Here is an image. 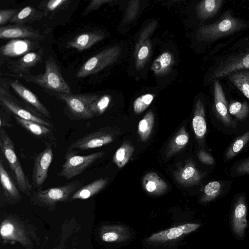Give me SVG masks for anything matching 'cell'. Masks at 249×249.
<instances>
[{
    "instance_id": "23",
    "label": "cell",
    "mask_w": 249,
    "mask_h": 249,
    "mask_svg": "<svg viewBox=\"0 0 249 249\" xmlns=\"http://www.w3.org/2000/svg\"><path fill=\"white\" fill-rule=\"evenodd\" d=\"M247 206L244 197L241 196L238 199L233 212L232 227L234 232L242 237L247 226Z\"/></svg>"
},
{
    "instance_id": "26",
    "label": "cell",
    "mask_w": 249,
    "mask_h": 249,
    "mask_svg": "<svg viewBox=\"0 0 249 249\" xmlns=\"http://www.w3.org/2000/svg\"><path fill=\"white\" fill-rule=\"evenodd\" d=\"M192 125L196 136L199 139L203 138L207 131V125L203 104L200 99L196 104Z\"/></svg>"
},
{
    "instance_id": "5",
    "label": "cell",
    "mask_w": 249,
    "mask_h": 249,
    "mask_svg": "<svg viewBox=\"0 0 249 249\" xmlns=\"http://www.w3.org/2000/svg\"><path fill=\"white\" fill-rule=\"evenodd\" d=\"M245 26L244 22L227 12L213 24L200 27L197 36L201 40L213 41L238 32Z\"/></svg>"
},
{
    "instance_id": "31",
    "label": "cell",
    "mask_w": 249,
    "mask_h": 249,
    "mask_svg": "<svg viewBox=\"0 0 249 249\" xmlns=\"http://www.w3.org/2000/svg\"><path fill=\"white\" fill-rule=\"evenodd\" d=\"M173 63L172 54L168 52H165L153 62L151 68L155 74L160 75L169 71Z\"/></svg>"
},
{
    "instance_id": "19",
    "label": "cell",
    "mask_w": 249,
    "mask_h": 249,
    "mask_svg": "<svg viewBox=\"0 0 249 249\" xmlns=\"http://www.w3.org/2000/svg\"><path fill=\"white\" fill-rule=\"evenodd\" d=\"M249 69V51L228 59L216 69L213 78H222L239 70Z\"/></svg>"
},
{
    "instance_id": "11",
    "label": "cell",
    "mask_w": 249,
    "mask_h": 249,
    "mask_svg": "<svg viewBox=\"0 0 249 249\" xmlns=\"http://www.w3.org/2000/svg\"><path fill=\"white\" fill-rule=\"evenodd\" d=\"M8 83L23 101L24 105L27 109L40 117L48 119L51 118L49 110L33 92L17 80H11L8 81Z\"/></svg>"
},
{
    "instance_id": "14",
    "label": "cell",
    "mask_w": 249,
    "mask_h": 249,
    "mask_svg": "<svg viewBox=\"0 0 249 249\" xmlns=\"http://www.w3.org/2000/svg\"><path fill=\"white\" fill-rule=\"evenodd\" d=\"M157 24L156 21H152L143 29L140 34L134 53L135 64L137 70H140L143 67L150 56L151 46L149 37Z\"/></svg>"
},
{
    "instance_id": "15",
    "label": "cell",
    "mask_w": 249,
    "mask_h": 249,
    "mask_svg": "<svg viewBox=\"0 0 249 249\" xmlns=\"http://www.w3.org/2000/svg\"><path fill=\"white\" fill-rule=\"evenodd\" d=\"M14 118L18 125L27 132L39 139L45 145L49 144L54 147L58 144V140L52 128L37 123L22 119L16 116H14Z\"/></svg>"
},
{
    "instance_id": "21",
    "label": "cell",
    "mask_w": 249,
    "mask_h": 249,
    "mask_svg": "<svg viewBox=\"0 0 249 249\" xmlns=\"http://www.w3.org/2000/svg\"><path fill=\"white\" fill-rule=\"evenodd\" d=\"M214 107L217 114L221 121L227 125L235 127L230 116L227 102L222 88L217 80L214 83Z\"/></svg>"
},
{
    "instance_id": "32",
    "label": "cell",
    "mask_w": 249,
    "mask_h": 249,
    "mask_svg": "<svg viewBox=\"0 0 249 249\" xmlns=\"http://www.w3.org/2000/svg\"><path fill=\"white\" fill-rule=\"evenodd\" d=\"M124 230L120 226H104L100 229V237L106 242L118 241L122 239Z\"/></svg>"
},
{
    "instance_id": "16",
    "label": "cell",
    "mask_w": 249,
    "mask_h": 249,
    "mask_svg": "<svg viewBox=\"0 0 249 249\" xmlns=\"http://www.w3.org/2000/svg\"><path fill=\"white\" fill-rule=\"evenodd\" d=\"M0 39H26L42 40L44 36L39 30L21 24L9 25L0 28Z\"/></svg>"
},
{
    "instance_id": "22",
    "label": "cell",
    "mask_w": 249,
    "mask_h": 249,
    "mask_svg": "<svg viewBox=\"0 0 249 249\" xmlns=\"http://www.w3.org/2000/svg\"><path fill=\"white\" fill-rule=\"evenodd\" d=\"M104 37V34L99 31L85 32L72 38L67 42V45L70 48L82 51L90 48Z\"/></svg>"
},
{
    "instance_id": "24",
    "label": "cell",
    "mask_w": 249,
    "mask_h": 249,
    "mask_svg": "<svg viewBox=\"0 0 249 249\" xmlns=\"http://www.w3.org/2000/svg\"><path fill=\"white\" fill-rule=\"evenodd\" d=\"M107 180L100 178L82 186L71 196L70 201L76 199L84 200L91 197L100 192L107 185Z\"/></svg>"
},
{
    "instance_id": "2",
    "label": "cell",
    "mask_w": 249,
    "mask_h": 249,
    "mask_svg": "<svg viewBox=\"0 0 249 249\" xmlns=\"http://www.w3.org/2000/svg\"><path fill=\"white\" fill-rule=\"evenodd\" d=\"M83 185V181L76 180L57 187L33 190L30 201L34 205L53 211L58 203L70 201L72 195Z\"/></svg>"
},
{
    "instance_id": "13",
    "label": "cell",
    "mask_w": 249,
    "mask_h": 249,
    "mask_svg": "<svg viewBox=\"0 0 249 249\" xmlns=\"http://www.w3.org/2000/svg\"><path fill=\"white\" fill-rule=\"evenodd\" d=\"M44 50L40 49L30 52L22 55L16 60L7 61V67L14 76L22 77L30 74V70L42 59Z\"/></svg>"
},
{
    "instance_id": "42",
    "label": "cell",
    "mask_w": 249,
    "mask_h": 249,
    "mask_svg": "<svg viewBox=\"0 0 249 249\" xmlns=\"http://www.w3.org/2000/svg\"><path fill=\"white\" fill-rule=\"evenodd\" d=\"M19 11L18 9H7L0 10V24H6L14 18Z\"/></svg>"
},
{
    "instance_id": "6",
    "label": "cell",
    "mask_w": 249,
    "mask_h": 249,
    "mask_svg": "<svg viewBox=\"0 0 249 249\" xmlns=\"http://www.w3.org/2000/svg\"><path fill=\"white\" fill-rule=\"evenodd\" d=\"M103 155L104 152H98L81 156L74 151H67L65 162L57 176L66 179H71L82 173Z\"/></svg>"
},
{
    "instance_id": "43",
    "label": "cell",
    "mask_w": 249,
    "mask_h": 249,
    "mask_svg": "<svg viewBox=\"0 0 249 249\" xmlns=\"http://www.w3.org/2000/svg\"><path fill=\"white\" fill-rule=\"evenodd\" d=\"M111 0H91L87 7L85 8L82 16H86L92 12L98 9L103 5L112 2Z\"/></svg>"
},
{
    "instance_id": "27",
    "label": "cell",
    "mask_w": 249,
    "mask_h": 249,
    "mask_svg": "<svg viewBox=\"0 0 249 249\" xmlns=\"http://www.w3.org/2000/svg\"><path fill=\"white\" fill-rule=\"evenodd\" d=\"M223 1L222 0H205L200 1L196 7L197 17L203 20L212 17L219 10Z\"/></svg>"
},
{
    "instance_id": "29",
    "label": "cell",
    "mask_w": 249,
    "mask_h": 249,
    "mask_svg": "<svg viewBox=\"0 0 249 249\" xmlns=\"http://www.w3.org/2000/svg\"><path fill=\"white\" fill-rule=\"evenodd\" d=\"M228 76L231 82L249 100V71H237Z\"/></svg>"
},
{
    "instance_id": "34",
    "label": "cell",
    "mask_w": 249,
    "mask_h": 249,
    "mask_svg": "<svg viewBox=\"0 0 249 249\" xmlns=\"http://www.w3.org/2000/svg\"><path fill=\"white\" fill-rule=\"evenodd\" d=\"M154 124V115L152 112H148L140 121L138 125V133L143 140L149 136Z\"/></svg>"
},
{
    "instance_id": "36",
    "label": "cell",
    "mask_w": 249,
    "mask_h": 249,
    "mask_svg": "<svg viewBox=\"0 0 249 249\" xmlns=\"http://www.w3.org/2000/svg\"><path fill=\"white\" fill-rule=\"evenodd\" d=\"M228 110L231 115L240 120L245 119L249 114V106L246 102H232Z\"/></svg>"
},
{
    "instance_id": "9",
    "label": "cell",
    "mask_w": 249,
    "mask_h": 249,
    "mask_svg": "<svg viewBox=\"0 0 249 249\" xmlns=\"http://www.w3.org/2000/svg\"><path fill=\"white\" fill-rule=\"evenodd\" d=\"M55 95L66 104L71 114L80 120L90 119L94 117L89 110V107L100 97L94 94H56Z\"/></svg>"
},
{
    "instance_id": "1",
    "label": "cell",
    "mask_w": 249,
    "mask_h": 249,
    "mask_svg": "<svg viewBox=\"0 0 249 249\" xmlns=\"http://www.w3.org/2000/svg\"><path fill=\"white\" fill-rule=\"evenodd\" d=\"M0 233L3 240L18 242L26 249H32L38 242L35 228L16 215L8 214L2 220Z\"/></svg>"
},
{
    "instance_id": "20",
    "label": "cell",
    "mask_w": 249,
    "mask_h": 249,
    "mask_svg": "<svg viewBox=\"0 0 249 249\" xmlns=\"http://www.w3.org/2000/svg\"><path fill=\"white\" fill-rule=\"evenodd\" d=\"M0 181L5 202L8 204H16L22 198L20 190L6 170L1 159L0 160Z\"/></svg>"
},
{
    "instance_id": "28",
    "label": "cell",
    "mask_w": 249,
    "mask_h": 249,
    "mask_svg": "<svg viewBox=\"0 0 249 249\" xmlns=\"http://www.w3.org/2000/svg\"><path fill=\"white\" fill-rule=\"evenodd\" d=\"M71 2L69 0H45L41 1L38 8L42 10L45 17L52 18L58 12L67 9Z\"/></svg>"
},
{
    "instance_id": "33",
    "label": "cell",
    "mask_w": 249,
    "mask_h": 249,
    "mask_svg": "<svg viewBox=\"0 0 249 249\" xmlns=\"http://www.w3.org/2000/svg\"><path fill=\"white\" fill-rule=\"evenodd\" d=\"M133 151V148L128 144H124L117 149L113 160L119 168L123 167L128 162Z\"/></svg>"
},
{
    "instance_id": "30",
    "label": "cell",
    "mask_w": 249,
    "mask_h": 249,
    "mask_svg": "<svg viewBox=\"0 0 249 249\" xmlns=\"http://www.w3.org/2000/svg\"><path fill=\"white\" fill-rule=\"evenodd\" d=\"M143 186L147 192L158 194L167 188L166 183L154 173L147 174L143 179Z\"/></svg>"
},
{
    "instance_id": "35",
    "label": "cell",
    "mask_w": 249,
    "mask_h": 249,
    "mask_svg": "<svg viewBox=\"0 0 249 249\" xmlns=\"http://www.w3.org/2000/svg\"><path fill=\"white\" fill-rule=\"evenodd\" d=\"M249 141V131L238 137L228 149L226 154V160L233 158L246 145Z\"/></svg>"
},
{
    "instance_id": "44",
    "label": "cell",
    "mask_w": 249,
    "mask_h": 249,
    "mask_svg": "<svg viewBox=\"0 0 249 249\" xmlns=\"http://www.w3.org/2000/svg\"><path fill=\"white\" fill-rule=\"evenodd\" d=\"M234 171L237 175L249 174V158L238 164Z\"/></svg>"
},
{
    "instance_id": "41",
    "label": "cell",
    "mask_w": 249,
    "mask_h": 249,
    "mask_svg": "<svg viewBox=\"0 0 249 249\" xmlns=\"http://www.w3.org/2000/svg\"><path fill=\"white\" fill-rule=\"evenodd\" d=\"M139 1H130L127 6L125 16V20L130 21L134 19L137 16L139 9Z\"/></svg>"
},
{
    "instance_id": "12",
    "label": "cell",
    "mask_w": 249,
    "mask_h": 249,
    "mask_svg": "<svg viewBox=\"0 0 249 249\" xmlns=\"http://www.w3.org/2000/svg\"><path fill=\"white\" fill-rule=\"evenodd\" d=\"M113 136L107 129H100L73 142L67 151L85 150L101 147L113 141Z\"/></svg>"
},
{
    "instance_id": "10",
    "label": "cell",
    "mask_w": 249,
    "mask_h": 249,
    "mask_svg": "<svg viewBox=\"0 0 249 249\" xmlns=\"http://www.w3.org/2000/svg\"><path fill=\"white\" fill-rule=\"evenodd\" d=\"M52 146L45 145V148L34 158L32 176V185L34 189L40 188L48 177V171L52 163L53 153Z\"/></svg>"
},
{
    "instance_id": "3",
    "label": "cell",
    "mask_w": 249,
    "mask_h": 249,
    "mask_svg": "<svg viewBox=\"0 0 249 249\" xmlns=\"http://www.w3.org/2000/svg\"><path fill=\"white\" fill-rule=\"evenodd\" d=\"M45 72L36 75H23L28 82L35 83L42 88L57 94H71V89L62 76L59 66L53 57L49 56L45 60Z\"/></svg>"
},
{
    "instance_id": "7",
    "label": "cell",
    "mask_w": 249,
    "mask_h": 249,
    "mask_svg": "<svg viewBox=\"0 0 249 249\" xmlns=\"http://www.w3.org/2000/svg\"><path fill=\"white\" fill-rule=\"evenodd\" d=\"M17 100L8 90L6 83L1 81L0 87V104L6 112L22 119L37 123L52 129H54L52 123L49 120L22 107L16 101Z\"/></svg>"
},
{
    "instance_id": "47",
    "label": "cell",
    "mask_w": 249,
    "mask_h": 249,
    "mask_svg": "<svg viewBox=\"0 0 249 249\" xmlns=\"http://www.w3.org/2000/svg\"><path fill=\"white\" fill-rule=\"evenodd\" d=\"M5 115V114L3 115L2 113L0 112V129L4 128V127H12L13 125V124L9 122L8 117Z\"/></svg>"
},
{
    "instance_id": "17",
    "label": "cell",
    "mask_w": 249,
    "mask_h": 249,
    "mask_svg": "<svg viewBox=\"0 0 249 249\" xmlns=\"http://www.w3.org/2000/svg\"><path fill=\"white\" fill-rule=\"evenodd\" d=\"M38 41L26 39H13L1 47V56L14 57L23 55L28 53L40 49Z\"/></svg>"
},
{
    "instance_id": "18",
    "label": "cell",
    "mask_w": 249,
    "mask_h": 249,
    "mask_svg": "<svg viewBox=\"0 0 249 249\" xmlns=\"http://www.w3.org/2000/svg\"><path fill=\"white\" fill-rule=\"evenodd\" d=\"M200 224L186 223L153 233L147 240L152 243H163L177 239L196 230Z\"/></svg>"
},
{
    "instance_id": "45",
    "label": "cell",
    "mask_w": 249,
    "mask_h": 249,
    "mask_svg": "<svg viewBox=\"0 0 249 249\" xmlns=\"http://www.w3.org/2000/svg\"><path fill=\"white\" fill-rule=\"evenodd\" d=\"M198 156L200 160L206 164L212 165L214 163V160L212 157L204 151H200Z\"/></svg>"
},
{
    "instance_id": "4",
    "label": "cell",
    "mask_w": 249,
    "mask_h": 249,
    "mask_svg": "<svg viewBox=\"0 0 249 249\" xmlns=\"http://www.w3.org/2000/svg\"><path fill=\"white\" fill-rule=\"evenodd\" d=\"M0 148L21 192L29 197L33 193V187L25 174L17 157L13 141L4 128L0 129Z\"/></svg>"
},
{
    "instance_id": "40",
    "label": "cell",
    "mask_w": 249,
    "mask_h": 249,
    "mask_svg": "<svg viewBox=\"0 0 249 249\" xmlns=\"http://www.w3.org/2000/svg\"><path fill=\"white\" fill-rule=\"evenodd\" d=\"M154 98L152 94L147 93L138 97L133 103V109L136 114L145 110L150 105Z\"/></svg>"
},
{
    "instance_id": "38",
    "label": "cell",
    "mask_w": 249,
    "mask_h": 249,
    "mask_svg": "<svg viewBox=\"0 0 249 249\" xmlns=\"http://www.w3.org/2000/svg\"><path fill=\"white\" fill-rule=\"evenodd\" d=\"M221 184L217 181H213L208 183L204 188V195L202 201L207 202L215 199L220 193Z\"/></svg>"
},
{
    "instance_id": "39",
    "label": "cell",
    "mask_w": 249,
    "mask_h": 249,
    "mask_svg": "<svg viewBox=\"0 0 249 249\" xmlns=\"http://www.w3.org/2000/svg\"><path fill=\"white\" fill-rule=\"evenodd\" d=\"M181 181L187 183H195L200 179V176L194 165H189L185 167L180 174Z\"/></svg>"
},
{
    "instance_id": "25",
    "label": "cell",
    "mask_w": 249,
    "mask_h": 249,
    "mask_svg": "<svg viewBox=\"0 0 249 249\" xmlns=\"http://www.w3.org/2000/svg\"><path fill=\"white\" fill-rule=\"evenodd\" d=\"M44 17L42 11H38L32 6H27L19 11L9 22L24 25L40 20Z\"/></svg>"
},
{
    "instance_id": "46",
    "label": "cell",
    "mask_w": 249,
    "mask_h": 249,
    "mask_svg": "<svg viewBox=\"0 0 249 249\" xmlns=\"http://www.w3.org/2000/svg\"><path fill=\"white\" fill-rule=\"evenodd\" d=\"M188 136L185 133L180 134L175 139V143L179 146L185 145L188 142Z\"/></svg>"
},
{
    "instance_id": "37",
    "label": "cell",
    "mask_w": 249,
    "mask_h": 249,
    "mask_svg": "<svg viewBox=\"0 0 249 249\" xmlns=\"http://www.w3.org/2000/svg\"><path fill=\"white\" fill-rule=\"evenodd\" d=\"M110 96L105 94L100 96L89 107V110L93 116L102 114L108 107L110 101Z\"/></svg>"
},
{
    "instance_id": "8",
    "label": "cell",
    "mask_w": 249,
    "mask_h": 249,
    "mask_svg": "<svg viewBox=\"0 0 249 249\" xmlns=\"http://www.w3.org/2000/svg\"><path fill=\"white\" fill-rule=\"evenodd\" d=\"M120 53V48L117 46L104 49L85 62L77 73V77L83 78L100 71L114 62Z\"/></svg>"
}]
</instances>
